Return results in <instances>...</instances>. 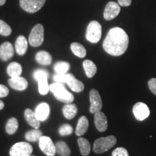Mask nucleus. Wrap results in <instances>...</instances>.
<instances>
[{
    "instance_id": "nucleus-1",
    "label": "nucleus",
    "mask_w": 156,
    "mask_h": 156,
    "mask_svg": "<svg viewBox=\"0 0 156 156\" xmlns=\"http://www.w3.org/2000/svg\"><path fill=\"white\" fill-rule=\"evenodd\" d=\"M128 46V35L122 28L119 27L111 29L103 43L105 51L114 56H121L125 53Z\"/></svg>"
},
{
    "instance_id": "nucleus-2",
    "label": "nucleus",
    "mask_w": 156,
    "mask_h": 156,
    "mask_svg": "<svg viewBox=\"0 0 156 156\" xmlns=\"http://www.w3.org/2000/svg\"><path fill=\"white\" fill-rule=\"evenodd\" d=\"M49 90L54 93V97L58 101L64 103H71L73 102L75 97L64 87L63 83H54L49 85Z\"/></svg>"
},
{
    "instance_id": "nucleus-3",
    "label": "nucleus",
    "mask_w": 156,
    "mask_h": 156,
    "mask_svg": "<svg viewBox=\"0 0 156 156\" xmlns=\"http://www.w3.org/2000/svg\"><path fill=\"white\" fill-rule=\"evenodd\" d=\"M116 137L114 135L100 137L95 140L94 143H93V150L95 153H103L115 146L116 144Z\"/></svg>"
},
{
    "instance_id": "nucleus-4",
    "label": "nucleus",
    "mask_w": 156,
    "mask_h": 156,
    "mask_svg": "<svg viewBox=\"0 0 156 156\" xmlns=\"http://www.w3.org/2000/svg\"><path fill=\"white\" fill-rule=\"evenodd\" d=\"M102 35V27L98 21L93 20L89 23L87 27L85 37L88 41L96 44L101 40Z\"/></svg>"
},
{
    "instance_id": "nucleus-5",
    "label": "nucleus",
    "mask_w": 156,
    "mask_h": 156,
    "mask_svg": "<svg viewBox=\"0 0 156 156\" xmlns=\"http://www.w3.org/2000/svg\"><path fill=\"white\" fill-rule=\"evenodd\" d=\"M34 79L38 82V91L41 95H46L49 91V85L48 84L47 78L48 73L45 69H36L33 74Z\"/></svg>"
},
{
    "instance_id": "nucleus-6",
    "label": "nucleus",
    "mask_w": 156,
    "mask_h": 156,
    "mask_svg": "<svg viewBox=\"0 0 156 156\" xmlns=\"http://www.w3.org/2000/svg\"><path fill=\"white\" fill-rule=\"evenodd\" d=\"M44 40V28L41 24H37L33 28L29 36V43L33 47H38Z\"/></svg>"
},
{
    "instance_id": "nucleus-7",
    "label": "nucleus",
    "mask_w": 156,
    "mask_h": 156,
    "mask_svg": "<svg viewBox=\"0 0 156 156\" xmlns=\"http://www.w3.org/2000/svg\"><path fill=\"white\" fill-rule=\"evenodd\" d=\"M33 147L25 142H17L9 150L10 156H29L33 153Z\"/></svg>"
},
{
    "instance_id": "nucleus-8",
    "label": "nucleus",
    "mask_w": 156,
    "mask_h": 156,
    "mask_svg": "<svg viewBox=\"0 0 156 156\" xmlns=\"http://www.w3.org/2000/svg\"><path fill=\"white\" fill-rule=\"evenodd\" d=\"M46 0H20V5L23 10L28 13H36L40 10Z\"/></svg>"
},
{
    "instance_id": "nucleus-9",
    "label": "nucleus",
    "mask_w": 156,
    "mask_h": 156,
    "mask_svg": "<svg viewBox=\"0 0 156 156\" xmlns=\"http://www.w3.org/2000/svg\"><path fill=\"white\" fill-rule=\"evenodd\" d=\"M41 151L47 156H54L56 153V145L49 136H42L38 140Z\"/></svg>"
},
{
    "instance_id": "nucleus-10",
    "label": "nucleus",
    "mask_w": 156,
    "mask_h": 156,
    "mask_svg": "<svg viewBox=\"0 0 156 156\" xmlns=\"http://www.w3.org/2000/svg\"><path fill=\"white\" fill-rule=\"evenodd\" d=\"M90 106L89 110L91 114H94L102 109V99L97 90L92 89L90 91Z\"/></svg>"
},
{
    "instance_id": "nucleus-11",
    "label": "nucleus",
    "mask_w": 156,
    "mask_h": 156,
    "mask_svg": "<svg viewBox=\"0 0 156 156\" xmlns=\"http://www.w3.org/2000/svg\"><path fill=\"white\" fill-rule=\"evenodd\" d=\"M132 112H133L136 119L140 121V122L146 119L151 114L148 106L145 103L142 102H138L134 104L133 108H132Z\"/></svg>"
},
{
    "instance_id": "nucleus-12",
    "label": "nucleus",
    "mask_w": 156,
    "mask_h": 156,
    "mask_svg": "<svg viewBox=\"0 0 156 156\" xmlns=\"http://www.w3.org/2000/svg\"><path fill=\"white\" fill-rule=\"evenodd\" d=\"M121 11L120 5L115 2H109L105 7L103 17L106 20H112L118 16Z\"/></svg>"
},
{
    "instance_id": "nucleus-13",
    "label": "nucleus",
    "mask_w": 156,
    "mask_h": 156,
    "mask_svg": "<svg viewBox=\"0 0 156 156\" xmlns=\"http://www.w3.org/2000/svg\"><path fill=\"white\" fill-rule=\"evenodd\" d=\"M66 83L72 90L75 93H80L85 88L84 84L81 81L76 79L73 74L67 73L66 75Z\"/></svg>"
},
{
    "instance_id": "nucleus-14",
    "label": "nucleus",
    "mask_w": 156,
    "mask_h": 156,
    "mask_svg": "<svg viewBox=\"0 0 156 156\" xmlns=\"http://www.w3.org/2000/svg\"><path fill=\"white\" fill-rule=\"evenodd\" d=\"M8 84L12 88L18 91L25 90L28 86V81L20 76L17 77H10L8 80Z\"/></svg>"
},
{
    "instance_id": "nucleus-15",
    "label": "nucleus",
    "mask_w": 156,
    "mask_h": 156,
    "mask_svg": "<svg viewBox=\"0 0 156 156\" xmlns=\"http://www.w3.org/2000/svg\"><path fill=\"white\" fill-rule=\"evenodd\" d=\"M94 122L98 131L103 132L108 128V121L106 115L101 111L94 114Z\"/></svg>"
},
{
    "instance_id": "nucleus-16",
    "label": "nucleus",
    "mask_w": 156,
    "mask_h": 156,
    "mask_svg": "<svg viewBox=\"0 0 156 156\" xmlns=\"http://www.w3.org/2000/svg\"><path fill=\"white\" fill-rule=\"evenodd\" d=\"M14 55V48L9 42H5L0 46V59L7 62Z\"/></svg>"
},
{
    "instance_id": "nucleus-17",
    "label": "nucleus",
    "mask_w": 156,
    "mask_h": 156,
    "mask_svg": "<svg viewBox=\"0 0 156 156\" xmlns=\"http://www.w3.org/2000/svg\"><path fill=\"white\" fill-rule=\"evenodd\" d=\"M25 119L26 122L28 123L30 126L35 129H39L41 126V121L38 119V117L36 116V114L35 112H33L30 108L25 109L24 113Z\"/></svg>"
},
{
    "instance_id": "nucleus-18",
    "label": "nucleus",
    "mask_w": 156,
    "mask_h": 156,
    "mask_svg": "<svg viewBox=\"0 0 156 156\" xmlns=\"http://www.w3.org/2000/svg\"><path fill=\"white\" fill-rule=\"evenodd\" d=\"M35 113L41 122L46 121L50 114V107L48 103H42L36 107Z\"/></svg>"
},
{
    "instance_id": "nucleus-19",
    "label": "nucleus",
    "mask_w": 156,
    "mask_h": 156,
    "mask_svg": "<svg viewBox=\"0 0 156 156\" xmlns=\"http://www.w3.org/2000/svg\"><path fill=\"white\" fill-rule=\"evenodd\" d=\"M15 51L18 55L23 56L28 50V41L25 36H19L15 41Z\"/></svg>"
},
{
    "instance_id": "nucleus-20",
    "label": "nucleus",
    "mask_w": 156,
    "mask_h": 156,
    "mask_svg": "<svg viewBox=\"0 0 156 156\" xmlns=\"http://www.w3.org/2000/svg\"><path fill=\"white\" fill-rule=\"evenodd\" d=\"M89 126V122L86 116H83L78 120L77 126L75 129V134L80 136L86 133Z\"/></svg>"
},
{
    "instance_id": "nucleus-21",
    "label": "nucleus",
    "mask_w": 156,
    "mask_h": 156,
    "mask_svg": "<svg viewBox=\"0 0 156 156\" xmlns=\"http://www.w3.org/2000/svg\"><path fill=\"white\" fill-rule=\"evenodd\" d=\"M7 73L10 77H20L23 73L22 66L17 62H11L7 66Z\"/></svg>"
},
{
    "instance_id": "nucleus-22",
    "label": "nucleus",
    "mask_w": 156,
    "mask_h": 156,
    "mask_svg": "<svg viewBox=\"0 0 156 156\" xmlns=\"http://www.w3.org/2000/svg\"><path fill=\"white\" fill-rule=\"evenodd\" d=\"M36 60L41 65H49L52 62V57L51 54L45 51H38L36 55Z\"/></svg>"
},
{
    "instance_id": "nucleus-23",
    "label": "nucleus",
    "mask_w": 156,
    "mask_h": 156,
    "mask_svg": "<svg viewBox=\"0 0 156 156\" xmlns=\"http://www.w3.org/2000/svg\"><path fill=\"white\" fill-rule=\"evenodd\" d=\"M62 113L64 116L67 119H72L77 114V107L75 104L67 103L62 108Z\"/></svg>"
},
{
    "instance_id": "nucleus-24",
    "label": "nucleus",
    "mask_w": 156,
    "mask_h": 156,
    "mask_svg": "<svg viewBox=\"0 0 156 156\" xmlns=\"http://www.w3.org/2000/svg\"><path fill=\"white\" fill-rule=\"evenodd\" d=\"M83 66L85 75L88 78H92L97 73V67L91 60L86 59L83 62Z\"/></svg>"
},
{
    "instance_id": "nucleus-25",
    "label": "nucleus",
    "mask_w": 156,
    "mask_h": 156,
    "mask_svg": "<svg viewBox=\"0 0 156 156\" xmlns=\"http://www.w3.org/2000/svg\"><path fill=\"white\" fill-rule=\"evenodd\" d=\"M77 144L79 145L80 151L83 156H87L90 153V144L88 140L84 137H79L77 140Z\"/></svg>"
},
{
    "instance_id": "nucleus-26",
    "label": "nucleus",
    "mask_w": 156,
    "mask_h": 156,
    "mask_svg": "<svg viewBox=\"0 0 156 156\" xmlns=\"http://www.w3.org/2000/svg\"><path fill=\"white\" fill-rule=\"evenodd\" d=\"M70 48L75 56H78L79 58H85L86 56L87 51L83 45L79 43L74 42L70 45Z\"/></svg>"
},
{
    "instance_id": "nucleus-27",
    "label": "nucleus",
    "mask_w": 156,
    "mask_h": 156,
    "mask_svg": "<svg viewBox=\"0 0 156 156\" xmlns=\"http://www.w3.org/2000/svg\"><path fill=\"white\" fill-rule=\"evenodd\" d=\"M56 153L61 156H69L71 154L69 146L64 141H58L56 143Z\"/></svg>"
},
{
    "instance_id": "nucleus-28",
    "label": "nucleus",
    "mask_w": 156,
    "mask_h": 156,
    "mask_svg": "<svg viewBox=\"0 0 156 156\" xmlns=\"http://www.w3.org/2000/svg\"><path fill=\"white\" fill-rule=\"evenodd\" d=\"M18 121L15 117H12L7 121V124L5 126V130L8 134H13L17 132L18 129Z\"/></svg>"
},
{
    "instance_id": "nucleus-29",
    "label": "nucleus",
    "mask_w": 156,
    "mask_h": 156,
    "mask_svg": "<svg viewBox=\"0 0 156 156\" xmlns=\"http://www.w3.org/2000/svg\"><path fill=\"white\" fill-rule=\"evenodd\" d=\"M43 136V133L38 129H35L26 132L25 137L28 142H36L40 140V138Z\"/></svg>"
},
{
    "instance_id": "nucleus-30",
    "label": "nucleus",
    "mask_w": 156,
    "mask_h": 156,
    "mask_svg": "<svg viewBox=\"0 0 156 156\" xmlns=\"http://www.w3.org/2000/svg\"><path fill=\"white\" fill-rule=\"evenodd\" d=\"M54 68L56 74H67L70 68V65L68 62H58L55 64Z\"/></svg>"
},
{
    "instance_id": "nucleus-31",
    "label": "nucleus",
    "mask_w": 156,
    "mask_h": 156,
    "mask_svg": "<svg viewBox=\"0 0 156 156\" xmlns=\"http://www.w3.org/2000/svg\"><path fill=\"white\" fill-rule=\"evenodd\" d=\"M11 34V27L2 20H0V35L3 36H9Z\"/></svg>"
},
{
    "instance_id": "nucleus-32",
    "label": "nucleus",
    "mask_w": 156,
    "mask_h": 156,
    "mask_svg": "<svg viewBox=\"0 0 156 156\" xmlns=\"http://www.w3.org/2000/svg\"><path fill=\"white\" fill-rule=\"evenodd\" d=\"M73 132V126L68 124H64L58 129V133L62 136H68Z\"/></svg>"
},
{
    "instance_id": "nucleus-33",
    "label": "nucleus",
    "mask_w": 156,
    "mask_h": 156,
    "mask_svg": "<svg viewBox=\"0 0 156 156\" xmlns=\"http://www.w3.org/2000/svg\"><path fill=\"white\" fill-rule=\"evenodd\" d=\"M112 156H129L128 151L124 147H117L112 152Z\"/></svg>"
},
{
    "instance_id": "nucleus-34",
    "label": "nucleus",
    "mask_w": 156,
    "mask_h": 156,
    "mask_svg": "<svg viewBox=\"0 0 156 156\" xmlns=\"http://www.w3.org/2000/svg\"><path fill=\"white\" fill-rule=\"evenodd\" d=\"M147 83L150 90L156 95V78H151Z\"/></svg>"
},
{
    "instance_id": "nucleus-35",
    "label": "nucleus",
    "mask_w": 156,
    "mask_h": 156,
    "mask_svg": "<svg viewBox=\"0 0 156 156\" xmlns=\"http://www.w3.org/2000/svg\"><path fill=\"white\" fill-rule=\"evenodd\" d=\"M66 75L67 74H56L54 76V80L56 83H66Z\"/></svg>"
},
{
    "instance_id": "nucleus-36",
    "label": "nucleus",
    "mask_w": 156,
    "mask_h": 156,
    "mask_svg": "<svg viewBox=\"0 0 156 156\" xmlns=\"http://www.w3.org/2000/svg\"><path fill=\"white\" fill-rule=\"evenodd\" d=\"M9 93V89L7 88V87L0 84V98H5L6 96H7Z\"/></svg>"
},
{
    "instance_id": "nucleus-37",
    "label": "nucleus",
    "mask_w": 156,
    "mask_h": 156,
    "mask_svg": "<svg viewBox=\"0 0 156 156\" xmlns=\"http://www.w3.org/2000/svg\"><path fill=\"white\" fill-rule=\"evenodd\" d=\"M132 3V0H118V4L122 7H129Z\"/></svg>"
},
{
    "instance_id": "nucleus-38",
    "label": "nucleus",
    "mask_w": 156,
    "mask_h": 156,
    "mask_svg": "<svg viewBox=\"0 0 156 156\" xmlns=\"http://www.w3.org/2000/svg\"><path fill=\"white\" fill-rule=\"evenodd\" d=\"M4 107H5V103H4L2 101L0 100V111L2 110V109L4 108Z\"/></svg>"
},
{
    "instance_id": "nucleus-39",
    "label": "nucleus",
    "mask_w": 156,
    "mask_h": 156,
    "mask_svg": "<svg viewBox=\"0 0 156 156\" xmlns=\"http://www.w3.org/2000/svg\"><path fill=\"white\" fill-rule=\"evenodd\" d=\"M6 3V0H0V6H2Z\"/></svg>"
},
{
    "instance_id": "nucleus-40",
    "label": "nucleus",
    "mask_w": 156,
    "mask_h": 156,
    "mask_svg": "<svg viewBox=\"0 0 156 156\" xmlns=\"http://www.w3.org/2000/svg\"><path fill=\"white\" fill-rule=\"evenodd\" d=\"M29 156H35V155H29Z\"/></svg>"
},
{
    "instance_id": "nucleus-41",
    "label": "nucleus",
    "mask_w": 156,
    "mask_h": 156,
    "mask_svg": "<svg viewBox=\"0 0 156 156\" xmlns=\"http://www.w3.org/2000/svg\"><path fill=\"white\" fill-rule=\"evenodd\" d=\"M54 156H55V155H54Z\"/></svg>"
}]
</instances>
